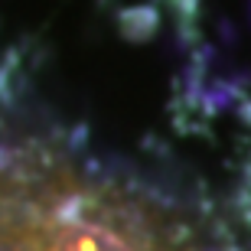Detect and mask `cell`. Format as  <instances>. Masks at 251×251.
Returning <instances> with one entry per match:
<instances>
[{"label":"cell","mask_w":251,"mask_h":251,"mask_svg":"<svg viewBox=\"0 0 251 251\" xmlns=\"http://www.w3.org/2000/svg\"><path fill=\"white\" fill-rule=\"evenodd\" d=\"M29 251H144L118 225L82 212L78 205H59L52 215L26 228Z\"/></svg>","instance_id":"cell-1"}]
</instances>
